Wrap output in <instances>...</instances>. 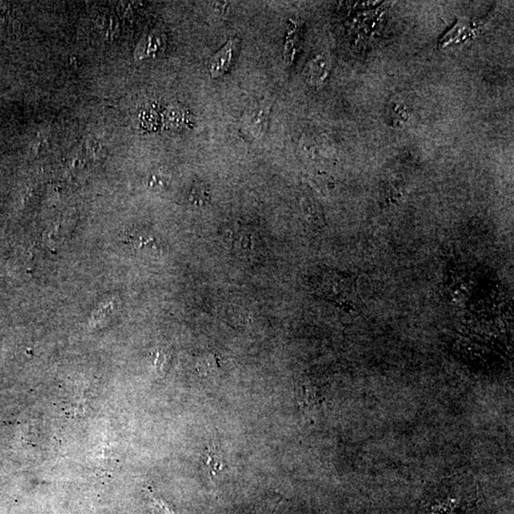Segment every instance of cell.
I'll return each mask as SVG.
<instances>
[{
  "instance_id": "6da1fadb",
  "label": "cell",
  "mask_w": 514,
  "mask_h": 514,
  "mask_svg": "<svg viewBox=\"0 0 514 514\" xmlns=\"http://www.w3.org/2000/svg\"><path fill=\"white\" fill-rule=\"evenodd\" d=\"M271 109V103H259L247 109L241 120L243 133L252 139L263 137L268 129Z\"/></svg>"
},
{
  "instance_id": "7a4b0ae2",
  "label": "cell",
  "mask_w": 514,
  "mask_h": 514,
  "mask_svg": "<svg viewBox=\"0 0 514 514\" xmlns=\"http://www.w3.org/2000/svg\"><path fill=\"white\" fill-rule=\"evenodd\" d=\"M237 45V39H230V41L213 56L210 63L209 71L210 77H212L213 80L222 77V75L229 70L230 67H231Z\"/></svg>"
},
{
  "instance_id": "3957f363",
  "label": "cell",
  "mask_w": 514,
  "mask_h": 514,
  "mask_svg": "<svg viewBox=\"0 0 514 514\" xmlns=\"http://www.w3.org/2000/svg\"><path fill=\"white\" fill-rule=\"evenodd\" d=\"M328 61L325 56H316L306 68V78L311 85H319L327 77L328 73Z\"/></svg>"
},
{
  "instance_id": "277c9868",
  "label": "cell",
  "mask_w": 514,
  "mask_h": 514,
  "mask_svg": "<svg viewBox=\"0 0 514 514\" xmlns=\"http://www.w3.org/2000/svg\"><path fill=\"white\" fill-rule=\"evenodd\" d=\"M129 235L128 242L133 246L136 251L139 252H159L160 247L156 242V238L150 234V232H130Z\"/></svg>"
},
{
  "instance_id": "5b68a950",
  "label": "cell",
  "mask_w": 514,
  "mask_h": 514,
  "mask_svg": "<svg viewBox=\"0 0 514 514\" xmlns=\"http://www.w3.org/2000/svg\"><path fill=\"white\" fill-rule=\"evenodd\" d=\"M161 36L157 35V33H151L144 42V50H142L143 55H151V53H156L159 50L162 45Z\"/></svg>"
},
{
  "instance_id": "8992f818",
  "label": "cell",
  "mask_w": 514,
  "mask_h": 514,
  "mask_svg": "<svg viewBox=\"0 0 514 514\" xmlns=\"http://www.w3.org/2000/svg\"><path fill=\"white\" fill-rule=\"evenodd\" d=\"M206 465L212 473H218L222 468V459L220 454L215 449H208L206 454Z\"/></svg>"
},
{
  "instance_id": "52a82bcc",
  "label": "cell",
  "mask_w": 514,
  "mask_h": 514,
  "mask_svg": "<svg viewBox=\"0 0 514 514\" xmlns=\"http://www.w3.org/2000/svg\"><path fill=\"white\" fill-rule=\"evenodd\" d=\"M168 120L171 125L178 126V127H179V126L182 125V123L184 122L183 112H182L181 109H170V112H168Z\"/></svg>"
}]
</instances>
